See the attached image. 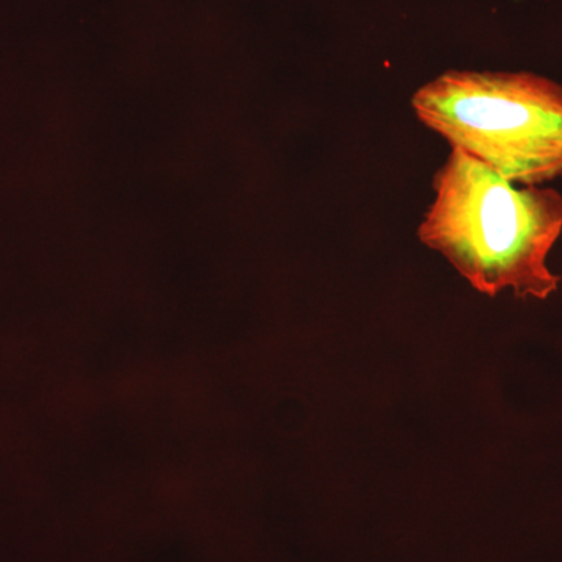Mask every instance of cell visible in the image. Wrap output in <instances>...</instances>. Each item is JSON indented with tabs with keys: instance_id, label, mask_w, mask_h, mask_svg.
<instances>
[{
	"instance_id": "1",
	"label": "cell",
	"mask_w": 562,
	"mask_h": 562,
	"mask_svg": "<svg viewBox=\"0 0 562 562\" xmlns=\"http://www.w3.org/2000/svg\"><path fill=\"white\" fill-rule=\"evenodd\" d=\"M435 202L419 238L438 250L476 291L546 301L560 284L547 257L562 233V195L553 188L506 180L460 149L435 179Z\"/></svg>"
},
{
	"instance_id": "2",
	"label": "cell",
	"mask_w": 562,
	"mask_h": 562,
	"mask_svg": "<svg viewBox=\"0 0 562 562\" xmlns=\"http://www.w3.org/2000/svg\"><path fill=\"white\" fill-rule=\"evenodd\" d=\"M413 106L427 127L506 180L539 187L562 177V87L530 72L450 70Z\"/></svg>"
}]
</instances>
